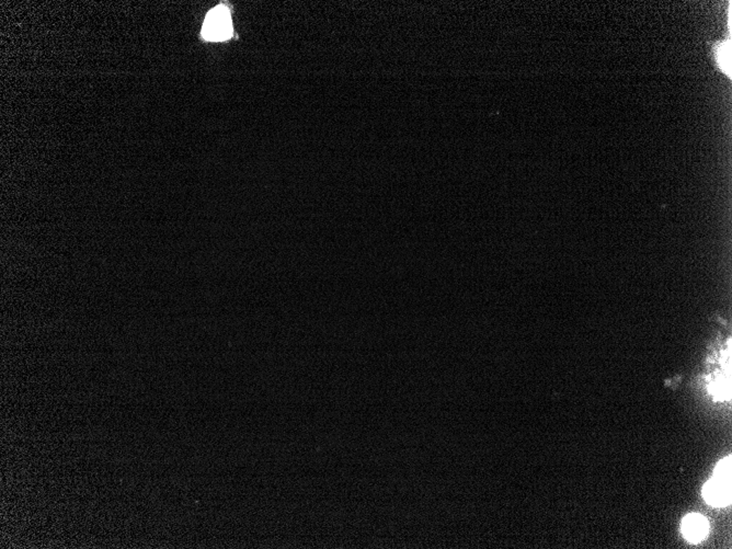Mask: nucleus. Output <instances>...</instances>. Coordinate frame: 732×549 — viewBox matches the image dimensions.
Returning a JSON list of instances; mask_svg holds the SVG:
<instances>
[{"label": "nucleus", "mask_w": 732, "mask_h": 549, "mask_svg": "<svg viewBox=\"0 0 732 549\" xmlns=\"http://www.w3.org/2000/svg\"><path fill=\"white\" fill-rule=\"evenodd\" d=\"M232 34V19L225 6H218L209 13L203 25L202 35L209 41H224Z\"/></svg>", "instance_id": "f257e3e1"}, {"label": "nucleus", "mask_w": 732, "mask_h": 549, "mask_svg": "<svg viewBox=\"0 0 732 549\" xmlns=\"http://www.w3.org/2000/svg\"><path fill=\"white\" fill-rule=\"evenodd\" d=\"M731 484L725 483L723 480L713 477L706 484L703 489V496L709 505L714 507H726L731 500Z\"/></svg>", "instance_id": "f03ea898"}, {"label": "nucleus", "mask_w": 732, "mask_h": 549, "mask_svg": "<svg viewBox=\"0 0 732 549\" xmlns=\"http://www.w3.org/2000/svg\"><path fill=\"white\" fill-rule=\"evenodd\" d=\"M714 477L723 480L725 483L731 484V458H725L718 464Z\"/></svg>", "instance_id": "39448f33"}, {"label": "nucleus", "mask_w": 732, "mask_h": 549, "mask_svg": "<svg viewBox=\"0 0 732 549\" xmlns=\"http://www.w3.org/2000/svg\"><path fill=\"white\" fill-rule=\"evenodd\" d=\"M708 529H709V524H708L707 519L697 513L688 515L682 523L684 536L690 542L695 543V544L705 538L706 535L708 534Z\"/></svg>", "instance_id": "7ed1b4c3"}, {"label": "nucleus", "mask_w": 732, "mask_h": 549, "mask_svg": "<svg viewBox=\"0 0 732 549\" xmlns=\"http://www.w3.org/2000/svg\"><path fill=\"white\" fill-rule=\"evenodd\" d=\"M730 42L725 43L718 49V63H719L720 67L723 68L724 72L730 76L731 74V49H730Z\"/></svg>", "instance_id": "20e7f679"}]
</instances>
